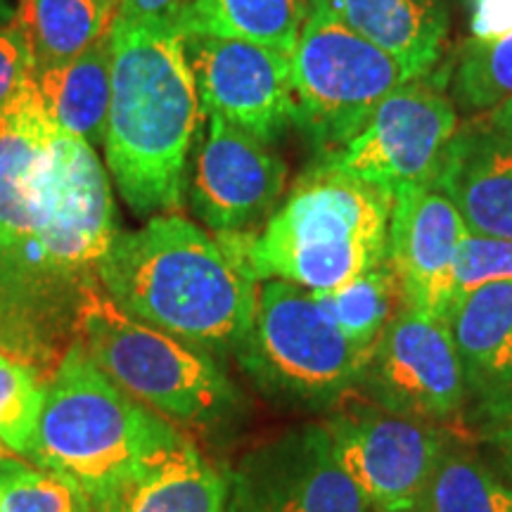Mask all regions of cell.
Masks as SVG:
<instances>
[{
    "instance_id": "18",
    "label": "cell",
    "mask_w": 512,
    "mask_h": 512,
    "mask_svg": "<svg viewBox=\"0 0 512 512\" xmlns=\"http://www.w3.org/2000/svg\"><path fill=\"white\" fill-rule=\"evenodd\" d=\"M332 15L422 79L439 62L448 17L439 0H335Z\"/></svg>"
},
{
    "instance_id": "27",
    "label": "cell",
    "mask_w": 512,
    "mask_h": 512,
    "mask_svg": "<svg viewBox=\"0 0 512 512\" xmlns=\"http://www.w3.org/2000/svg\"><path fill=\"white\" fill-rule=\"evenodd\" d=\"M46 387L15 358L0 354V441L10 453L31 456L41 422Z\"/></svg>"
},
{
    "instance_id": "29",
    "label": "cell",
    "mask_w": 512,
    "mask_h": 512,
    "mask_svg": "<svg viewBox=\"0 0 512 512\" xmlns=\"http://www.w3.org/2000/svg\"><path fill=\"white\" fill-rule=\"evenodd\" d=\"M34 57L17 19L0 24V114L12 105L22 88L34 79Z\"/></svg>"
},
{
    "instance_id": "9",
    "label": "cell",
    "mask_w": 512,
    "mask_h": 512,
    "mask_svg": "<svg viewBox=\"0 0 512 512\" xmlns=\"http://www.w3.org/2000/svg\"><path fill=\"white\" fill-rule=\"evenodd\" d=\"M339 465L373 512H425L448 437L439 425L351 406L323 422Z\"/></svg>"
},
{
    "instance_id": "1",
    "label": "cell",
    "mask_w": 512,
    "mask_h": 512,
    "mask_svg": "<svg viewBox=\"0 0 512 512\" xmlns=\"http://www.w3.org/2000/svg\"><path fill=\"white\" fill-rule=\"evenodd\" d=\"M117 233L98 152L57 131L31 79L0 114V354L55 373Z\"/></svg>"
},
{
    "instance_id": "14",
    "label": "cell",
    "mask_w": 512,
    "mask_h": 512,
    "mask_svg": "<svg viewBox=\"0 0 512 512\" xmlns=\"http://www.w3.org/2000/svg\"><path fill=\"white\" fill-rule=\"evenodd\" d=\"M185 55L202 114L273 143L297 124L290 57L238 38L185 34Z\"/></svg>"
},
{
    "instance_id": "28",
    "label": "cell",
    "mask_w": 512,
    "mask_h": 512,
    "mask_svg": "<svg viewBox=\"0 0 512 512\" xmlns=\"http://www.w3.org/2000/svg\"><path fill=\"white\" fill-rule=\"evenodd\" d=\"M491 283H512V240L465 233L453 264V302Z\"/></svg>"
},
{
    "instance_id": "26",
    "label": "cell",
    "mask_w": 512,
    "mask_h": 512,
    "mask_svg": "<svg viewBox=\"0 0 512 512\" xmlns=\"http://www.w3.org/2000/svg\"><path fill=\"white\" fill-rule=\"evenodd\" d=\"M0 498L5 512H93L72 479L10 456L0 458Z\"/></svg>"
},
{
    "instance_id": "4",
    "label": "cell",
    "mask_w": 512,
    "mask_h": 512,
    "mask_svg": "<svg viewBox=\"0 0 512 512\" xmlns=\"http://www.w3.org/2000/svg\"><path fill=\"white\" fill-rule=\"evenodd\" d=\"M394 197L320 159L259 233H216L264 280L328 292L387 259Z\"/></svg>"
},
{
    "instance_id": "11",
    "label": "cell",
    "mask_w": 512,
    "mask_h": 512,
    "mask_svg": "<svg viewBox=\"0 0 512 512\" xmlns=\"http://www.w3.org/2000/svg\"><path fill=\"white\" fill-rule=\"evenodd\" d=\"M456 131L451 100L413 79L380 102L358 136L323 159L394 197L406 188L434 185Z\"/></svg>"
},
{
    "instance_id": "20",
    "label": "cell",
    "mask_w": 512,
    "mask_h": 512,
    "mask_svg": "<svg viewBox=\"0 0 512 512\" xmlns=\"http://www.w3.org/2000/svg\"><path fill=\"white\" fill-rule=\"evenodd\" d=\"M230 479L185 439L131 479L102 512H228Z\"/></svg>"
},
{
    "instance_id": "7",
    "label": "cell",
    "mask_w": 512,
    "mask_h": 512,
    "mask_svg": "<svg viewBox=\"0 0 512 512\" xmlns=\"http://www.w3.org/2000/svg\"><path fill=\"white\" fill-rule=\"evenodd\" d=\"M238 361L261 392L325 411L358 387L368 351L344 335L304 287L264 280Z\"/></svg>"
},
{
    "instance_id": "33",
    "label": "cell",
    "mask_w": 512,
    "mask_h": 512,
    "mask_svg": "<svg viewBox=\"0 0 512 512\" xmlns=\"http://www.w3.org/2000/svg\"><path fill=\"white\" fill-rule=\"evenodd\" d=\"M482 117H484L486 124L494 126L496 131H501L503 136H508L512 140V98L505 100L503 105H498L496 110L484 112Z\"/></svg>"
},
{
    "instance_id": "8",
    "label": "cell",
    "mask_w": 512,
    "mask_h": 512,
    "mask_svg": "<svg viewBox=\"0 0 512 512\" xmlns=\"http://www.w3.org/2000/svg\"><path fill=\"white\" fill-rule=\"evenodd\" d=\"M297 126L323 157L363 131L380 102L403 83L406 69L332 12H311L290 55Z\"/></svg>"
},
{
    "instance_id": "25",
    "label": "cell",
    "mask_w": 512,
    "mask_h": 512,
    "mask_svg": "<svg viewBox=\"0 0 512 512\" xmlns=\"http://www.w3.org/2000/svg\"><path fill=\"white\" fill-rule=\"evenodd\" d=\"M453 93L472 112H491L512 98V34L496 41H465L460 48Z\"/></svg>"
},
{
    "instance_id": "32",
    "label": "cell",
    "mask_w": 512,
    "mask_h": 512,
    "mask_svg": "<svg viewBox=\"0 0 512 512\" xmlns=\"http://www.w3.org/2000/svg\"><path fill=\"white\" fill-rule=\"evenodd\" d=\"M482 437L491 446V451H496V456L505 470V479L512 484V422L510 425L498 427V430L486 432Z\"/></svg>"
},
{
    "instance_id": "36",
    "label": "cell",
    "mask_w": 512,
    "mask_h": 512,
    "mask_svg": "<svg viewBox=\"0 0 512 512\" xmlns=\"http://www.w3.org/2000/svg\"><path fill=\"white\" fill-rule=\"evenodd\" d=\"M98 3H102V5H105V8H110V10L117 12V5H119V0H98Z\"/></svg>"
},
{
    "instance_id": "38",
    "label": "cell",
    "mask_w": 512,
    "mask_h": 512,
    "mask_svg": "<svg viewBox=\"0 0 512 512\" xmlns=\"http://www.w3.org/2000/svg\"><path fill=\"white\" fill-rule=\"evenodd\" d=\"M0 512H5V508H3V498H0Z\"/></svg>"
},
{
    "instance_id": "2",
    "label": "cell",
    "mask_w": 512,
    "mask_h": 512,
    "mask_svg": "<svg viewBox=\"0 0 512 512\" xmlns=\"http://www.w3.org/2000/svg\"><path fill=\"white\" fill-rule=\"evenodd\" d=\"M98 280L131 318L216 358L238 354L259 297V280L238 256L181 214L119 230L100 256Z\"/></svg>"
},
{
    "instance_id": "10",
    "label": "cell",
    "mask_w": 512,
    "mask_h": 512,
    "mask_svg": "<svg viewBox=\"0 0 512 512\" xmlns=\"http://www.w3.org/2000/svg\"><path fill=\"white\" fill-rule=\"evenodd\" d=\"M356 389L403 418L432 425L458 420L467 396L448 320L403 309L370 349Z\"/></svg>"
},
{
    "instance_id": "35",
    "label": "cell",
    "mask_w": 512,
    "mask_h": 512,
    "mask_svg": "<svg viewBox=\"0 0 512 512\" xmlns=\"http://www.w3.org/2000/svg\"><path fill=\"white\" fill-rule=\"evenodd\" d=\"M306 5H309V15L311 12H330L335 0H306Z\"/></svg>"
},
{
    "instance_id": "30",
    "label": "cell",
    "mask_w": 512,
    "mask_h": 512,
    "mask_svg": "<svg viewBox=\"0 0 512 512\" xmlns=\"http://www.w3.org/2000/svg\"><path fill=\"white\" fill-rule=\"evenodd\" d=\"M470 12V38L496 41L512 34V0H465Z\"/></svg>"
},
{
    "instance_id": "15",
    "label": "cell",
    "mask_w": 512,
    "mask_h": 512,
    "mask_svg": "<svg viewBox=\"0 0 512 512\" xmlns=\"http://www.w3.org/2000/svg\"><path fill=\"white\" fill-rule=\"evenodd\" d=\"M467 228L453 202L434 185L394 195L387 259L406 309L446 318L453 304V264Z\"/></svg>"
},
{
    "instance_id": "12",
    "label": "cell",
    "mask_w": 512,
    "mask_h": 512,
    "mask_svg": "<svg viewBox=\"0 0 512 512\" xmlns=\"http://www.w3.org/2000/svg\"><path fill=\"white\" fill-rule=\"evenodd\" d=\"M287 166L268 143L204 114L185 174L190 209L214 233H254L285 192Z\"/></svg>"
},
{
    "instance_id": "6",
    "label": "cell",
    "mask_w": 512,
    "mask_h": 512,
    "mask_svg": "<svg viewBox=\"0 0 512 512\" xmlns=\"http://www.w3.org/2000/svg\"><path fill=\"white\" fill-rule=\"evenodd\" d=\"M76 339L126 394L178 427L219 432L242 418L245 399L221 358L131 318L95 290Z\"/></svg>"
},
{
    "instance_id": "13",
    "label": "cell",
    "mask_w": 512,
    "mask_h": 512,
    "mask_svg": "<svg viewBox=\"0 0 512 512\" xmlns=\"http://www.w3.org/2000/svg\"><path fill=\"white\" fill-rule=\"evenodd\" d=\"M228 479V512H370L318 422L252 448Z\"/></svg>"
},
{
    "instance_id": "16",
    "label": "cell",
    "mask_w": 512,
    "mask_h": 512,
    "mask_svg": "<svg viewBox=\"0 0 512 512\" xmlns=\"http://www.w3.org/2000/svg\"><path fill=\"white\" fill-rule=\"evenodd\" d=\"M448 328L465 377V413L479 434L512 422V283H491L451 304Z\"/></svg>"
},
{
    "instance_id": "21",
    "label": "cell",
    "mask_w": 512,
    "mask_h": 512,
    "mask_svg": "<svg viewBox=\"0 0 512 512\" xmlns=\"http://www.w3.org/2000/svg\"><path fill=\"white\" fill-rule=\"evenodd\" d=\"M306 19V0H190L178 31L238 38L290 57Z\"/></svg>"
},
{
    "instance_id": "22",
    "label": "cell",
    "mask_w": 512,
    "mask_h": 512,
    "mask_svg": "<svg viewBox=\"0 0 512 512\" xmlns=\"http://www.w3.org/2000/svg\"><path fill=\"white\" fill-rule=\"evenodd\" d=\"M15 19L27 36L38 74L74 60L107 34L114 10L98 0H17Z\"/></svg>"
},
{
    "instance_id": "19",
    "label": "cell",
    "mask_w": 512,
    "mask_h": 512,
    "mask_svg": "<svg viewBox=\"0 0 512 512\" xmlns=\"http://www.w3.org/2000/svg\"><path fill=\"white\" fill-rule=\"evenodd\" d=\"M34 83L57 131L93 147L105 143L112 100V29L74 60L34 74Z\"/></svg>"
},
{
    "instance_id": "5",
    "label": "cell",
    "mask_w": 512,
    "mask_h": 512,
    "mask_svg": "<svg viewBox=\"0 0 512 512\" xmlns=\"http://www.w3.org/2000/svg\"><path fill=\"white\" fill-rule=\"evenodd\" d=\"M185 441L174 422L114 384L76 339L46 384L31 460L79 484L93 512Z\"/></svg>"
},
{
    "instance_id": "17",
    "label": "cell",
    "mask_w": 512,
    "mask_h": 512,
    "mask_svg": "<svg viewBox=\"0 0 512 512\" xmlns=\"http://www.w3.org/2000/svg\"><path fill=\"white\" fill-rule=\"evenodd\" d=\"M467 233L512 240V140L482 114L458 126L434 178Z\"/></svg>"
},
{
    "instance_id": "31",
    "label": "cell",
    "mask_w": 512,
    "mask_h": 512,
    "mask_svg": "<svg viewBox=\"0 0 512 512\" xmlns=\"http://www.w3.org/2000/svg\"><path fill=\"white\" fill-rule=\"evenodd\" d=\"M190 0H119L114 19L128 24H164L176 27Z\"/></svg>"
},
{
    "instance_id": "37",
    "label": "cell",
    "mask_w": 512,
    "mask_h": 512,
    "mask_svg": "<svg viewBox=\"0 0 512 512\" xmlns=\"http://www.w3.org/2000/svg\"><path fill=\"white\" fill-rule=\"evenodd\" d=\"M8 456H10V448L0 441V458H8Z\"/></svg>"
},
{
    "instance_id": "24",
    "label": "cell",
    "mask_w": 512,
    "mask_h": 512,
    "mask_svg": "<svg viewBox=\"0 0 512 512\" xmlns=\"http://www.w3.org/2000/svg\"><path fill=\"white\" fill-rule=\"evenodd\" d=\"M425 512H512V484L448 441L434 470Z\"/></svg>"
},
{
    "instance_id": "23",
    "label": "cell",
    "mask_w": 512,
    "mask_h": 512,
    "mask_svg": "<svg viewBox=\"0 0 512 512\" xmlns=\"http://www.w3.org/2000/svg\"><path fill=\"white\" fill-rule=\"evenodd\" d=\"M311 294L332 323L368 354L387 325L406 309L399 275L389 259L337 290Z\"/></svg>"
},
{
    "instance_id": "34",
    "label": "cell",
    "mask_w": 512,
    "mask_h": 512,
    "mask_svg": "<svg viewBox=\"0 0 512 512\" xmlns=\"http://www.w3.org/2000/svg\"><path fill=\"white\" fill-rule=\"evenodd\" d=\"M17 15V3L15 0H0V24L12 22Z\"/></svg>"
},
{
    "instance_id": "3",
    "label": "cell",
    "mask_w": 512,
    "mask_h": 512,
    "mask_svg": "<svg viewBox=\"0 0 512 512\" xmlns=\"http://www.w3.org/2000/svg\"><path fill=\"white\" fill-rule=\"evenodd\" d=\"M204 114L183 34L164 24L112 22V100L105 162L133 214H176Z\"/></svg>"
}]
</instances>
